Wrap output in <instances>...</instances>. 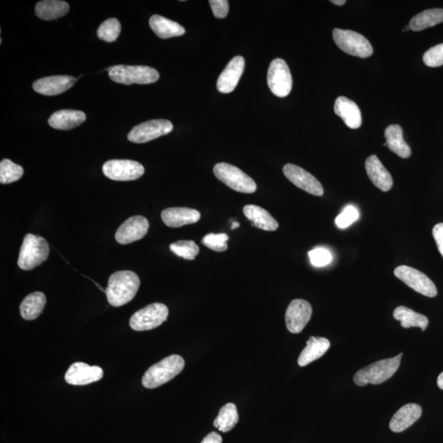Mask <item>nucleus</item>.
<instances>
[{"mask_svg": "<svg viewBox=\"0 0 443 443\" xmlns=\"http://www.w3.org/2000/svg\"><path fill=\"white\" fill-rule=\"evenodd\" d=\"M141 280L132 271H119L108 279L106 290L108 302L114 307H120L130 302L139 290Z\"/></svg>", "mask_w": 443, "mask_h": 443, "instance_id": "f257e3e1", "label": "nucleus"}, {"mask_svg": "<svg viewBox=\"0 0 443 443\" xmlns=\"http://www.w3.org/2000/svg\"><path fill=\"white\" fill-rule=\"evenodd\" d=\"M184 366L182 356L171 355L166 357L146 371L142 378V384L149 389L160 387L182 372Z\"/></svg>", "mask_w": 443, "mask_h": 443, "instance_id": "f03ea898", "label": "nucleus"}, {"mask_svg": "<svg viewBox=\"0 0 443 443\" xmlns=\"http://www.w3.org/2000/svg\"><path fill=\"white\" fill-rule=\"evenodd\" d=\"M402 356V354H400L393 358L379 360L357 371L353 379L355 384L365 387L369 384L376 385L386 382L397 372Z\"/></svg>", "mask_w": 443, "mask_h": 443, "instance_id": "7ed1b4c3", "label": "nucleus"}, {"mask_svg": "<svg viewBox=\"0 0 443 443\" xmlns=\"http://www.w3.org/2000/svg\"><path fill=\"white\" fill-rule=\"evenodd\" d=\"M50 255V246L45 238L29 233L22 242L17 265L23 270H31L44 263Z\"/></svg>", "mask_w": 443, "mask_h": 443, "instance_id": "20e7f679", "label": "nucleus"}, {"mask_svg": "<svg viewBox=\"0 0 443 443\" xmlns=\"http://www.w3.org/2000/svg\"><path fill=\"white\" fill-rule=\"evenodd\" d=\"M107 71L114 83L127 85L151 84L160 79L158 71L147 66L117 65Z\"/></svg>", "mask_w": 443, "mask_h": 443, "instance_id": "39448f33", "label": "nucleus"}, {"mask_svg": "<svg viewBox=\"0 0 443 443\" xmlns=\"http://www.w3.org/2000/svg\"><path fill=\"white\" fill-rule=\"evenodd\" d=\"M213 174L223 183L236 192L252 194L256 192L255 181L237 167L227 163L214 166Z\"/></svg>", "mask_w": 443, "mask_h": 443, "instance_id": "423d86ee", "label": "nucleus"}, {"mask_svg": "<svg viewBox=\"0 0 443 443\" xmlns=\"http://www.w3.org/2000/svg\"><path fill=\"white\" fill-rule=\"evenodd\" d=\"M333 41L345 53L358 58H369L374 53L370 41L358 32L335 28L332 31Z\"/></svg>", "mask_w": 443, "mask_h": 443, "instance_id": "0eeeda50", "label": "nucleus"}, {"mask_svg": "<svg viewBox=\"0 0 443 443\" xmlns=\"http://www.w3.org/2000/svg\"><path fill=\"white\" fill-rule=\"evenodd\" d=\"M168 316L169 309L165 304L153 303L133 314L130 327L135 331L154 330L165 322Z\"/></svg>", "mask_w": 443, "mask_h": 443, "instance_id": "6e6552de", "label": "nucleus"}, {"mask_svg": "<svg viewBox=\"0 0 443 443\" xmlns=\"http://www.w3.org/2000/svg\"><path fill=\"white\" fill-rule=\"evenodd\" d=\"M394 275L408 287L428 297H435L437 290L433 281L425 274L412 267L401 265L394 270Z\"/></svg>", "mask_w": 443, "mask_h": 443, "instance_id": "1a4fd4ad", "label": "nucleus"}, {"mask_svg": "<svg viewBox=\"0 0 443 443\" xmlns=\"http://www.w3.org/2000/svg\"><path fill=\"white\" fill-rule=\"evenodd\" d=\"M269 87L276 97H288L293 88V78L288 65L282 59H276L270 64L268 76Z\"/></svg>", "mask_w": 443, "mask_h": 443, "instance_id": "9d476101", "label": "nucleus"}, {"mask_svg": "<svg viewBox=\"0 0 443 443\" xmlns=\"http://www.w3.org/2000/svg\"><path fill=\"white\" fill-rule=\"evenodd\" d=\"M102 169L107 178L120 182L136 180L145 174V169L142 164L136 161L128 160L107 161L103 165Z\"/></svg>", "mask_w": 443, "mask_h": 443, "instance_id": "9b49d317", "label": "nucleus"}, {"mask_svg": "<svg viewBox=\"0 0 443 443\" xmlns=\"http://www.w3.org/2000/svg\"><path fill=\"white\" fill-rule=\"evenodd\" d=\"M174 129V125L169 120L155 119L141 123L132 128L128 133L127 139L136 144H142L156 139L162 136L169 134Z\"/></svg>", "mask_w": 443, "mask_h": 443, "instance_id": "f8f14e48", "label": "nucleus"}, {"mask_svg": "<svg viewBox=\"0 0 443 443\" xmlns=\"http://www.w3.org/2000/svg\"><path fill=\"white\" fill-rule=\"evenodd\" d=\"M312 307L308 302L302 299L293 300L286 311V325L290 332H301L311 321Z\"/></svg>", "mask_w": 443, "mask_h": 443, "instance_id": "ddd939ff", "label": "nucleus"}, {"mask_svg": "<svg viewBox=\"0 0 443 443\" xmlns=\"http://www.w3.org/2000/svg\"><path fill=\"white\" fill-rule=\"evenodd\" d=\"M283 174L290 183L304 192L316 197H322L323 195L322 184L301 167L293 164H286L283 167Z\"/></svg>", "mask_w": 443, "mask_h": 443, "instance_id": "4468645a", "label": "nucleus"}, {"mask_svg": "<svg viewBox=\"0 0 443 443\" xmlns=\"http://www.w3.org/2000/svg\"><path fill=\"white\" fill-rule=\"evenodd\" d=\"M149 227V221L145 217L140 216L131 217L119 227L115 234V239L119 244H130L142 239L147 234Z\"/></svg>", "mask_w": 443, "mask_h": 443, "instance_id": "2eb2a0df", "label": "nucleus"}, {"mask_svg": "<svg viewBox=\"0 0 443 443\" xmlns=\"http://www.w3.org/2000/svg\"><path fill=\"white\" fill-rule=\"evenodd\" d=\"M104 377V371L99 366H90L83 362L71 365L65 374V381L71 385L83 386L98 382Z\"/></svg>", "mask_w": 443, "mask_h": 443, "instance_id": "dca6fc26", "label": "nucleus"}, {"mask_svg": "<svg viewBox=\"0 0 443 443\" xmlns=\"http://www.w3.org/2000/svg\"><path fill=\"white\" fill-rule=\"evenodd\" d=\"M245 69V59L241 56L233 58L219 76L217 89L219 92L228 94L237 87Z\"/></svg>", "mask_w": 443, "mask_h": 443, "instance_id": "f3484780", "label": "nucleus"}, {"mask_svg": "<svg viewBox=\"0 0 443 443\" xmlns=\"http://www.w3.org/2000/svg\"><path fill=\"white\" fill-rule=\"evenodd\" d=\"M76 79L71 76H52L37 80L33 83L35 92L47 97H54L69 90L75 84Z\"/></svg>", "mask_w": 443, "mask_h": 443, "instance_id": "a211bd4d", "label": "nucleus"}, {"mask_svg": "<svg viewBox=\"0 0 443 443\" xmlns=\"http://www.w3.org/2000/svg\"><path fill=\"white\" fill-rule=\"evenodd\" d=\"M365 170L371 182L383 192H387L393 185L392 175L381 163L378 157L371 155L365 161Z\"/></svg>", "mask_w": 443, "mask_h": 443, "instance_id": "6ab92c4d", "label": "nucleus"}, {"mask_svg": "<svg viewBox=\"0 0 443 443\" xmlns=\"http://www.w3.org/2000/svg\"><path fill=\"white\" fill-rule=\"evenodd\" d=\"M161 218L167 226L178 228L197 223L201 219V213L190 208H168L162 212Z\"/></svg>", "mask_w": 443, "mask_h": 443, "instance_id": "aec40b11", "label": "nucleus"}, {"mask_svg": "<svg viewBox=\"0 0 443 443\" xmlns=\"http://www.w3.org/2000/svg\"><path fill=\"white\" fill-rule=\"evenodd\" d=\"M422 414V408L420 405L409 403L400 408L394 414L389 423L390 430L394 433H402L413 423H416Z\"/></svg>", "mask_w": 443, "mask_h": 443, "instance_id": "412c9836", "label": "nucleus"}, {"mask_svg": "<svg viewBox=\"0 0 443 443\" xmlns=\"http://www.w3.org/2000/svg\"><path fill=\"white\" fill-rule=\"evenodd\" d=\"M335 112L351 129H358L362 125L360 109L349 98L338 97L335 104Z\"/></svg>", "mask_w": 443, "mask_h": 443, "instance_id": "4be33fe9", "label": "nucleus"}, {"mask_svg": "<svg viewBox=\"0 0 443 443\" xmlns=\"http://www.w3.org/2000/svg\"><path fill=\"white\" fill-rule=\"evenodd\" d=\"M85 119L87 116L83 111L63 109L52 114L48 122L55 129L66 131L83 125Z\"/></svg>", "mask_w": 443, "mask_h": 443, "instance_id": "5701e85b", "label": "nucleus"}, {"mask_svg": "<svg viewBox=\"0 0 443 443\" xmlns=\"http://www.w3.org/2000/svg\"><path fill=\"white\" fill-rule=\"evenodd\" d=\"M243 213L252 223V225L260 230L273 232L279 228V223L263 208L248 204L243 209Z\"/></svg>", "mask_w": 443, "mask_h": 443, "instance_id": "b1692460", "label": "nucleus"}, {"mask_svg": "<svg viewBox=\"0 0 443 443\" xmlns=\"http://www.w3.org/2000/svg\"><path fill=\"white\" fill-rule=\"evenodd\" d=\"M330 347V342L325 337H311L307 341V345L302 351L298 358V365L301 367L307 366L316 360L326 353Z\"/></svg>", "mask_w": 443, "mask_h": 443, "instance_id": "393cba45", "label": "nucleus"}, {"mask_svg": "<svg viewBox=\"0 0 443 443\" xmlns=\"http://www.w3.org/2000/svg\"><path fill=\"white\" fill-rule=\"evenodd\" d=\"M386 145L391 151L402 159H408L412 155L411 147L403 138L401 126L390 125L385 130Z\"/></svg>", "mask_w": 443, "mask_h": 443, "instance_id": "a878e982", "label": "nucleus"}, {"mask_svg": "<svg viewBox=\"0 0 443 443\" xmlns=\"http://www.w3.org/2000/svg\"><path fill=\"white\" fill-rule=\"evenodd\" d=\"M150 27L161 39L180 36L185 34V28L179 23L160 15L152 16L150 19Z\"/></svg>", "mask_w": 443, "mask_h": 443, "instance_id": "bb28decb", "label": "nucleus"}, {"mask_svg": "<svg viewBox=\"0 0 443 443\" xmlns=\"http://www.w3.org/2000/svg\"><path fill=\"white\" fill-rule=\"evenodd\" d=\"M69 4L60 0H44L36 3V16L42 20L51 21L66 15L69 12Z\"/></svg>", "mask_w": 443, "mask_h": 443, "instance_id": "cd10ccee", "label": "nucleus"}, {"mask_svg": "<svg viewBox=\"0 0 443 443\" xmlns=\"http://www.w3.org/2000/svg\"><path fill=\"white\" fill-rule=\"evenodd\" d=\"M45 304L44 293L36 292L27 295L21 303V316L26 321H34L44 311Z\"/></svg>", "mask_w": 443, "mask_h": 443, "instance_id": "c85d7f7f", "label": "nucleus"}, {"mask_svg": "<svg viewBox=\"0 0 443 443\" xmlns=\"http://www.w3.org/2000/svg\"><path fill=\"white\" fill-rule=\"evenodd\" d=\"M443 22V9L431 8L413 17L409 27L414 31H421Z\"/></svg>", "mask_w": 443, "mask_h": 443, "instance_id": "c756f323", "label": "nucleus"}, {"mask_svg": "<svg viewBox=\"0 0 443 443\" xmlns=\"http://www.w3.org/2000/svg\"><path fill=\"white\" fill-rule=\"evenodd\" d=\"M393 317L401 322L404 328L417 327L425 331L428 325V319L426 316L406 307H398L395 309Z\"/></svg>", "mask_w": 443, "mask_h": 443, "instance_id": "7c9ffc66", "label": "nucleus"}, {"mask_svg": "<svg viewBox=\"0 0 443 443\" xmlns=\"http://www.w3.org/2000/svg\"><path fill=\"white\" fill-rule=\"evenodd\" d=\"M239 421L237 407L233 403H227L219 411L218 416L213 421L214 427L219 431L227 433L234 428Z\"/></svg>", "mask_w": 443, "mask_h": 443, "instance_id": "2f4dec72", "label": "nucleus"}, {"mask_svg": "<svg viewBox=\"0 0 443 443\" xmlns=\"http://www.w3.org/2000/svg\"><path fill=\"white\" fill-rule=\"evenodd\" d=\"M24 174L22 166L14 164L9 160H3L0 163V183L9 184L21 179Z\"/></svg>", "mask_w": 443, "mask_h": 443, "instance_id": "473e14b6", "label": "nucleus"}, {"mask_svg": "<svg viewBox=\"0 0 443 443\" xmlns=\"http://www.w3.org/2000/svg\"><path fill=\"white\" fill-rule=\"evenodd\" d=\"M122 30L121 24L116 18H109L98 28L97 36L99 39L111 43L118 39Z\"/></svg>", "mask_w": 443, "mask_h": 443, "instance_id": "72a5a7b5", "label": "nucleus"}, {"mask_svg": "<svg viewBox=\"0 0 443 443\" xmlns=\"http://www.w3.org/2000/svg\"><path fill=\"white\" fill-rule=\"evenodd\" d=\"M173 253L188 260H193L199 254V246L193 241H178L169 246Z\"/></svg>", "mask_w": 443, "mask_h": 443, "instance_id": "f704fd0d", "label": "nucleus"}, {"mask_svg": "<svg viewBox=\"0 0 443 443\" xmlns=\"http://www.w3.org/2000/svg\"><path fill=\"white\" fill-rule=\"evenodd\" d=\"M228 239H230V237L225 233H219V234L209 233V234L203 237L202 242L209 249L217 252H223L227 249V241Z\"/></svg>", "mask_w": 443, "mask_h": 443, "instance_id": "c9c22d12", "label": "nucleus"}, {"mask_svg": "<svg viewBox=\"0 0 443 443\" xmlns=\"http://www.w3.org/2000/svg\"><path fill=\"white\" fill-rule=\"evenodd\" d=\"M423 63L431 68L443 65V43L430 48L423 57Z\"/></svg>", "mask_w": 443, "mask_h": 443, "instance_id": "e433bc0d", "label": "nucleus"}, {"mask_svg": "<svg viewBox=\"0 0 443 443\" xmlns=\"http://www.w3.org/2000/svg\"><path fill=\"white\" fill-rule=\"evenodd\" d=\"M360 217L359 211L353 206H347L336 218L338 227L346 228L352 225Z\"/></svg>", "mask_w": 443, "mask_h": 443, "instance_id": "4c0bfd02", "label": "nucleus"}, {"mask_svg": "<svg viewBox=\"0 0 443 443\" xmlns=\"http://www.w3.org/2000/svg\"><path fill=\"white\" fill-rule=\"evenodd\" d=\"M311 264L316 267H325L331 263L332 260L330 251L323 248L312 250L308 253Z\"/></svg>", "mask_w": 443, "mask_h": 443, "instance_id": "58836bf2", "label": "nucleus"}, {"mask_svg": "<svg viewBox=\"0 0 443 443\" xmlns=\"http://www.w3.org/2000/svg\"><path fill=\"white\" fill-rule=\"evenodd\" d=\"M209 4L214 17L217 18H225L230 12V4L227 0H209Z\"/></svg>", "mask_w": 443, "mask_h": 443, "instance_id": "ea45409f", "label": "nucleus"}, {"mask_svg": "<svg viewBox=\"0 0 443 443\" xmlns=\"http://www.w3.org/2000/svg\"><path fill=\"white\" fill-rule=\"evenodd\" d=\"M433 237L435 238L438 251L443 257V223H438L433 228Z\"/></svg>", "mask_w": 443, "mask_h": 443, "instance_id": "a19ab883", "label": "nucleus"}, {"mask_svg": "<svg viewBox=\"0 0 443 443\" xmlns=\"http://www.w3.org/2000/svg\"><path fill=\"white\" fill-rule=\"evenodd\" d=\"M223 438L218 433L216 432H211L209 433V435L204 438L202 443H222Z\"/></svg>", "mask_w": 443, "mask_h": 443, "instance_id": "79ce46f5", "label": "nucleus"}, {"mask_svg": "<svg viewBox=\"0 0 443 443\" xmlns=\"http://www.w3.org/2000/svg\"><path fill=\"white\" fill-rule=\"evenodd\" d=\"M437 383L438 387H440V389L443 390V372L441 373L440 376H438Z\"/></svg>", "mask_w": 443, "mask_h": 443, "instance_id": "37998d69", "label": "nucleus"}, {"mask_svg": "<svg viewBox=\"0 0 443 443\" xmlns=\"http://www.w3.org/2000/svg\"><path fill=\"white\" fill-rule=\"evenodd\" d=\"M331 3L337 6H342L346 3L345 0H332Z\"/></svg>", "mask_w": 443, "mask_h": 443, "instance_id": "c03bdc74", "label": "nucleus"}, {"mask_svg": "<svg viewBox=\"0 0 443 443\" xmlns=\"http://www.w3.org/2000/svg\"><path fill=\"white\" fill-rule=\"evenodd\" d=\"M239 226H240L239 223H238L237 222H234V223H232V230H234V228H237Z\"/></svg>", "mask_w": 443, "mask_h": 443, "instance_id": "a18cd8bd", "label": "nucleus"}]
</instances>
